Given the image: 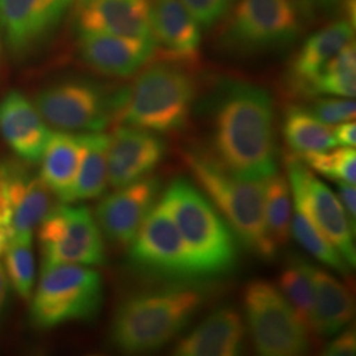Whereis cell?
I'll return each mask as SVG.
<instances>
[{
    "instance_id": "6da1fadb",
    "label": "cell",
    "mask_w": 356,
    "mask_h": 356,
    "mask_svg": "<svg viewBox=\"0 0 356 356\" xmlns=\"http://www.w3.org/2000/svg\"><path fill=\"white\" fill-rule=\"evenodd\" d=\"M229 173L266 179L277 172L275 103L267 90L226 81L210 103V151Z\"/></svg>"
},
{
    "instance_id": "7a4b0ae2",
    "label": "cell",
    "mask_w": 356,
    "mask_h": 356,
    "mask_svg": "<svg viewBox=\"0 0 356 356\" xmlns=\"http://www.w3.org/2000/svg\"><path fill=\"white\" fill-rule=\"evenodd\" d=\"M195 281H173L163 288L135 293L115 312L110 338L127 354L160 350L184 330L206 301Z\"/></svg>"
},
{
    "instance_id": "3957f363",
    "label": "cell",
    "mask_w": 356,
    "mask_h": 356,
    "mask_svg": "<svg viewBox=\"0 0 356 356\" xmlns=\"http://www.w3.org/2000/svg\"><path fill=\"white\" fill-rule=\"evenodd\" d=\"M182 156L198 188L226 218L243 245L264 260L273 259L277 248L266 223V179L238 177L207 151L188 149Z\"/></svg>"
},
{
    "instance_id": "277c9868",
    "label": "cell",
    "mask_w": 356,
    "mask_h": 356,
    "mask_svg": "<svg viewBox=\"0 0 356 356\" xmlns=\"http://www.w3.org/2000/svg\"><path fill=\"white\" fill-rule=\"evenodd\" d=\"M160 201L173 218L202 279L234 269L238 259L234 232L197 186L185 178L173 179Z\"/></svg>"
},
{
    "instance_id": "5b68a950",
    "label": "cell",
    "mask_w": 356,
    "mask_h": 356,
    "mask_svg": "<svg viewBox=\"0 0 356 356\" xmlns=\"http://www.w3.org/2000/svg\"><path fill=\"white\" fill-rule=\"evenodd\" d=\"M195 95L189 66L164 60L148 66L127 88L116 122L157 135L179 132L189 123Z\"/></svg>"
},
{
    "instance_id": "8992f818",
    "label": "cell",
    "mask_w": 356,
    "mask_h": 356,
    "mask_svg": "<svg viewBox=\"0 0 356 356\" xmlns=\"http://www.w3.org/2000/svg\"><path fill=\"white\" fill-rule=\"evenodd\" d=\"M31 298V322L38 329L48 330L67 322L90 321L102 307V277L88 266L42 267Z\"/></svg>"
},
{
    "instance_id": "52a82bcc",
    "label": "cell",
    "mask_w": 356,
    "mask_h": 356,
    "mask_svg": "<svg viewBox=\"0 0 356 356\" xmlns=\"http://www.w3.org/2000/svg\"><path fill=\"white\" fill-rule=\"evenodd\" d=\"M126 98L127 88L72 78L41 90L33 103L49 127L88 134L103 132L116 122Z\"/></svg>"
},
{
    "instance_id": "ba28073f",
    "label": "cell",
    "mask_w": 356,
    "mask_h": 356,
    "mask_svg": "<svg viewBox=\"0 0 356 356\" xmlns=\"http://www.w3.org/2000/svg\"><path fill=\"white\" fill-rule=\"evenodd\" d=\"M220 44L242 54L292 45L305 29L310 11L301 0H236Z\"/></svg>"
},
{
    "instance_id": "9c48e42d",
    "label": "cell",
    "mask_w": 356,
    "mask_h": 356,
    "mask_svg": "<svg viewBox=\"0 0 356 356\" xmlns=\"http://www.w3.org/2000/svg\"><path fill=\"white\" fill-rule=\"evenodd\" d=\"M243 304L260 355L297 356L309 350V327L272 282L250 281L244 289Z\"/></svg>"
},
{
    "instance_id": "30bf717a",
    "label": "cell",
    "mask_w": 356,
    "mask_h": 356,
    "mask_svg": "<svg viewBox=\"0 0 356 356\" xmlns=\"http://www.w3.org/2000/svg\"><path fill=\"white\" fill-rule=\"evenodd\" d=\"M38 229L42 267L56 264L98 267L106 264L102 231L88 206H53Z\"/></svg>"
},
{
    "instance_id": "8fae6325",
    "label": "cell",
    "mask_w": 356,
    "mask_h": 356,
    "mask_svg": "<svg viewBox=\"0 0 356 356\" xmlns=\"http://www.w3.org/2000/svg\"><path fill=\"white\" fill-rule=\"evenodd\" d=\"M129 261L151 276L172 281L202 279L177 226L160 201L129 243Z\"/></svg>"
},
{
    "instance_id": "7c38bea8",
    "label": "cell",
    "mask_w": 356,
    "mask_h": 356,
    "mask_svg": "<svg viewBox=\"0 0 356 356\" xmlns=\"http://www.w3.org/2000/svg\"><path fill=\"white\" fill-rule=\"evenodd\" d=\"M51 195L22 160L0 161V259L11 243L33 238L53 209Z\"/></svg>"
},
{
    "instance_id": "4fadbf2b",
    "label": "cell",
    "mask_w": 356,
    "mask_h": 356,
    "mask_svg": "<svg viewBox=\"0 0 356 356\" xmlns=\"http://www.w3.org/2000/svg\"><path fill=\"white\" fill-rule=\"evenodd\" d=\"M285 164L296 209L338 250L350 267H355V229L338 195L319 181L297 154L286 156Z\"/></svg>"
},
{
    "instance_id": "5bb4252c",
    "label": "cell",
    "mask_w": 356,
    "mask_h": 356,
    "mask_svg": "<svg viewBox=\"0 0 356 356\" xmlns=\"http://www.w3.org/2000/svg\"><path fill=\"white\" fill-rule=\"evenodd\" d=\"M76 0H0V32L15 57L40 48L61 24Z\"/></svg>"
},
{
    "instance_id": "9a60e30c",
    "label": "cell",
    "mask_w": 356,
    "mask_h": 356,
    "mask_svg": "<svg viewBox=\"0 0 356 356\" xmlns=\"http://www.w3.org/2000/svg\"><path fill=\"white\" fill-rule=\"evenodd\" d=\"M160 188V179L148 176L107 194L95 211L103 238L116 245H129L143 220L157 204Z\"/></svg>"
},
{
    "instance_id": "2e32d148",
    "label": "cell",
    "mask_w": 356,
    "mask_h": 356,
    "mask_svg": "<svg viewBox=\"0 0 356 356\" xmlns=\"http://www.w3.org/2000/svg\"><path fill=\"white\" fill-rule=\"evenodd\" d=\"M165 153V141L157 134L122 124L110 135L108 184L116 189L148 177Z\"/></svg>"
},
{
    "instance_id": "e0dca14e",
    "label": "cell",
    "mask_w": 356,
    "mask_h": 356,
    "mask_svg": "<svg viewBox=\"0 0 356 356\" xmlns=\"http://www.w3.org/2000/svg\"><path fill=\"white\" fill-rule=\"evenodd\" d=\"M78 51L85 64L104 76L127 78L138 73L156 53L149 38H128L110 33H78Z\"/></svg>"
},
{
    "instance_id": "ac0fdd59",
    "label": "cell",
    "mask_w": 356,
    "mask_h": 356,
    "mask_svg": "<svg viewBox=\"0 0 356 356\" xmlns=\"http://www.w3.org/2000/svg\"><path fill=\"white\" fill-rule=\"evenodd\" d=\"M78 33L149 38L153 0H76Z\"/></svg>"
},
{
    "instance_id": "d6986e66",
    "label": "cell",
    "mask_w": 356,
    "mask_h": 356,
    "mask_svg": "<svg viewBox=\"0 0 356 356\" xmlns=\"http://www.w3.org/2000/svg\"><path fill=\"white\" fill-rule=\"evenodd\" d=\"M51 128L20 91H8L0 99V135L19 160L38 164L48 140Z\"/></svg>"
},
{
    "instance_id": "ffe728a7",
    "label": "cell",
    "mask_w": 356,
    "mask_h": 356,
    "mask_svg": "<svg viewBox=\"0 0 356 356\" xmlns=\"http://www.w3.org/2000/svg\"><path fill=\"white\" fill-rule=\"evenodd\" d=\"M202 26L178 0H153L151 33L156 51L164 60L177 64H193L202 42Z\"/></svg>"
},
{
    "instance_id": "44dd1931",
    "label": "cell",
    "mask_w": 356,
    "mask_h": 356,
    "mask_svg": "<svg viewBox=\"0 0 356 356\" xmlns=\"http://www.w3.org/2000/svg\"><path fill=\"white\" fill-rule=\"evenodd\" d=\"M354 23L338 20L306 38L285 74V88L294 97H310L313 81L325 65L351 41Z\"/></svg>"
},
{
    "instance_id": "7402d4cb",
    "label": "cell",
    "mask_w": 356,
    "mask_h": 356,
    "mask_svg": "<svg viewBox=\"0 0 356 356\" xmlns=\"http://www.w3.org/2000/svg\"><path fill=\"white\" fill-rule=\"evenodd\" d=\"M245 326L241 314L219 307L175 347L178 356H235L244 348Z\"/></svg>"
},
{
    "instance_id": "603a6c76",
    "label": "cell",
    "mask_w": 356,
    "mask_h": 356,
    "mask_svg": "<svg viewBox=\"0 0 356 356\" xmlns=\"http://www.w3.org/2000/svg\"><path fill=\"white\" fill-rule=\"evenodd\" d=\"M83 151L82 134L56 131L40 160V178L61 204H74L73 194Z\"/></svg>"
},
{
    "instance_id": "cb8c5ba5",
    "label": "cell",
    "mask_w": 356,
    "mask_h": 356,
    "mask_svg": "<svg viewBox=\"0 0 356 356\" xmlns=\"http://www.w3.org/2000/svg\"><path fill=\"white\" fill-rule=\"evenodd\" d=\"M314 306L310 329L318 337H332L354 317V300L343 282L329 272L314 268Z\"/></svg>"
},
{
    "instance_id": "d4e9b609",
    "label": "cell",
    "mask_w": 356,
    "mask_h": 356,
    "mask_svg": "<svg viewBox=\"0 0 356 356\" xmlns=\"http://www.w3.org/2000/svg\"><path fill=\"white\" fill-rule=\"evenodd\" d=\"M83 151L76 176L73 201H90L103 195L108 185L110 135L103 132L82 134Z\"/></svg>"
},
{
    "instance_id": "484cf974",
    "label": "cell",
    "mask_w": 356,
    "mask_h": 356,
    "mask_svg": "<svg viewBox=\"0 0 356 356\" xmlns=\"http://www.w3.org/2000/svg\"><path fill=\"white\" fill-rule=\"evenodd\" d=\"M282 134L294 154L321 152L337 145L332 129L312 111L301 106H291L282 123Z\"/></svg>"
},
{
    "instance_id": "4316f807",
    "label": "cell",
    "mask_w": 356,
    "mask_h": 356,
    "mask_svg": "<svg viewBox=\"0 0 356 356\" xmlns=\"http://www.w3.org/2000/svg\"><path fill=\"white\" fill-rule=\"evenodd\" d=\"M356 92L355 42L350 41L319 72L310 88V97L331 95L354 98Z\"/></svg>"
},
{
    "instance_id": "83f0119b",
    "label": "cell",
    "mask_w": 356,
    "mask_h": 356,
    "mask_svg": "<svg viewBox=\"0 0 356 356\" xmlns=\"http://www.w3.org/2000/svg\"><path fill=\"white\" fill-rule=\"evenodd\" d=\"M313 270L314 267L304 257L293 256L286 261L279 277V289L307 327L310 326L314 306Z\"/></svg>"
},
{
    "instance_id": "f1b7e54d",
    "label": "cell",
    "mask_w": 356,
    "mask_h": 356,
    "mask_svg": "<svg viewBox=\"0 0 356 356\" xmlns=\"http://www.w3.org/2000/svg\"><path fill=\"white\" fill-rule=\"evenodd\" d=\"M292 193L288 179L277 172L266 178V223L268 235L276 248L291 236Z\"/></svg>"
},
{
    "instance_id": "f546056e",
    "label": "cell",
    "mask_w": 356,
    "mask_h": 356,
    "mask_svg": "<svg viewBox=\"0 0 356 356\" xmlns=\"http://www.w3.org/2000/svg\"><path fill=\"white\" fill-rule=\"evenodd\" d=\"M291 234L309 254L314 256L322 264L343 276H348L351 267L344 260L343 256L297 209L294 210V216H292Z\"/></svg>"
},
{
    "instance_id": "4dcf8cb0",
    "label": "cell",
    "mask_w": 356,
    "mask_h": 356,
    "mask_svg": "<svg viewBox=\"0 0 356 356\" xmlns=\"http://www.w3.org/2000/svg\"><path fill=\"white\" fill-rule=\"evenodd\" d=\"M0 260L13 291L23 300H31L36 276L32 239L11 243Z\"/></svg>"
},
{
    "instance_id": "1f68e13d",
    "label": "cell",
    "mask_w": 356,
    "mask_h": 356,
    "mask_svg": "<svg viewBox=\"0 0 356 356\" xmlns=\"http://www.w3.org/2000/svg\"><path fill=\"white\" fill-rule=\"evenodd\" d=\"M301 161L316 173L322 175L334 182H346L355 185V147H342L332 151L297 154Z\"/></svg>"
},
{
    "instance_id": "d6a6232c",
    "label": "cell",
    "mask_w": 356,
    "mask_h": 356,
    "mask_svg": "<svg viewBox=\"0 0 356 356\" xmlns=\"http://www.w3.org/2000/svg\"><path fill=\"white\" fill-rule=\"evenodd\" d=\"M325 124H339L355 119L356 104L351 98H321L317 99L312 108H309Z\"/></svg>"
},
{
    "instance_id": "836d02e7",
    "label": "cell",
    "mask_w": 356,
    "mask_h": 356,
    "mask_svg": "<svg viewBox=\"0 0 356 356\" xmlns=\"http://www.w3.org/2000/svg\"><path fill=\"white\" fill-rule=\"evenodd\" d=\"M202 28H211L229 15L236 0H178Z\"/></svg>"
},
{
    "instance_id": "e575fe53",
    "label": "cell",
    "mask_w": 356,
    "mask_h": 356,
    "mask_svg": "<svg viewBox=\"0 0 356 356\" xmlns=\"http://www.w3.org/2000/svg\"><path fill=\"white\" fill-rule=\"evenodd\" d=\"M337 337L326 346L323 355L350 356L355 355L356 332L354 327H348L335 334Z\"/></svg>"
},
{
    "instance_id": "d590c367",
    "label": "cell",
    "mask_w": 356,
    "mask_h": 356,
    "mask_svg": "<svg viewBox=\"0 0 356 356\" xmlns=\"http://www.w3.org/2000/svg\"><path fill=\"white\" fill-rule=\"evenodd\" d=\"M338 198L343 206L344 211L350 219L353 229H355L356 223V191L355 185L346 184V182H337Z\"/></svg>"
},
{
    "instance_id": "8d00e7d4",
    "label": "cell",
    "mask_w": 356,
    "mask_h": 356,
    "mask_svg": "<svg viewBox=\"0 0 356 356\" xmlns=\"http://www.w3.org/2000/svg\"><path fill=\"white\" fill-rule=\"evenodd\" d=\"M334 139L337 145L342 147H355L356 144V126L353 122H343L339 123L337 127L332 129Z\"/></svg>"
},
{
    "instance_id": "74e56055",
    "label": "cell",
    "mask_w": 356,
    "mask_h": 356,
    "mask_svg": "<svg viewBox=\"0 0 356 356\" xmlns=\"http://www.w3.org/2000/svg\"><path fill=\"white\" fill-rule=\"evenodd\" d=\"M301 1L305 4L310 13L316 8L331 10V8H335L337 6H341V3H344V8H346V4L348 3V0H301Z\"/></svg>"
},
{
    "instance_id": "f35d334b",
    "label": "cell",
    "mask_w": 356,
    "mask_h": 356,
    "mask_svg": "<svg viewBox=\"0 0 356 356\" xmlns=\"http://www.w3.org/2000/svg\"><path fill=\"white\" fill-rule=\"evenodd\" d=\"M8 291H10V282L7 279L4 267L0 261V313L3 312L6 302H7V297H8Z\"/></svg>"
},
{
    "instance_id": "ab89813d",
    "label": "cell",
    "mask_w": 356,
    "mask_h": 356,
    "mask_svg": "<svg viewBox=\"0 0 356 356\" xmlns=\"http://www.w3.org/2000/svg\"><path fill=\"white\" fill-rule=\"evenodd\" d=\"M0 57H1V32H0Z\"/></svg>"
}]
</instances>
